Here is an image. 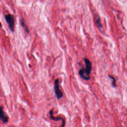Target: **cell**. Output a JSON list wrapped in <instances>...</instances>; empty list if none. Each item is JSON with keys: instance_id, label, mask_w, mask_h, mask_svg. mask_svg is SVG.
<instances>
[{"instance_id": "9c48e42d", "label": "cell", "mask_w": 127, "mask_h": 127, "mask_svg": "<svg viewBox=\"0 0 127 127\" xmlns=\"http://www.w3.org/2000/svg\"><path fill=\"white\" fill-rule=\"evenodd\" d=\"M2 27V24L0 23V27Z\"/></svg>"}, {"instance_id": "277c9868", "label": "cell", "mask_w": 127, "mask_h": 127, "mask_svg": "<svg viewBox=\"0 0 127 127\" xmlns=\"http://www.w3.org/2000/svg\"><path fill=\"white\" fill-rule=\"evenodd\" d=\"M0 119L5 123L8 122V118L5 115V113L3 110V108L2 106H0Z\"/></svg>"}, {"instance_id": "6da1fadb", "label": "cell", "mask_w": 127, "mask_h": 127, "mask_svg": "<svg viewBox=\"0 0 127 127\" xmlns=\"http://www.w3.org/2000/svg\"><path fill=\"white\" fill-rule=\"evenodd\" d=\"M85 68H82L79 71V74L85 80L88 81L90 78V73L92 70V65L90 61L87 59H85Z\"/></svg>"}, {"instance_id": "8992f818", "label": "cell", "mask_w": 127, "mask_h": 127, "mask_svg": "<svg viewBox=\"0 0 127 127\" xmlns=\"http://www.w3.org/2000/svg\"><path fill=\"white\" fill-rule=\"evenodd\" d=\"M21 26H22V27L23 28V29H24L25 32L27 33H29V30H28V28L27 26L26 25L25 22V21L23 19H22L21 20Z\"/></svg>"}, {"instance_id": "3957f363", "label": "cell", "mask_w": 127, "mask_h": 127, "mask_svg": "<svg viewBox=\"0 0 127 127\" xmlns=\"http://www.w3.org/2000/svg\"><path fill=\"white\" fill-rule=\"evenodd\" d=\"M54 91L56 95L57 98L58 99H60L63 97V93L60 89V86H59V79H57L55 80L54 82Z\"/></svg>"}, {"instance_id": "52a82bcc", "label": "cell", "mask_w": 127, "mask_h": 127, "mask_svg": "<svg viewBox=\"0 0 127 127\" xmlns=\"http://www.w3.org/2000/svg\"><path fill=\"white\" fill-rule=\"evenodd\" d=\"M96 24H97V26L99 27H101V21H100V18L99 17H97L96 18Z\"/></svg>"}, {"instance_id": "ba28073f", "label": "cell", "mask_w": 127, "mask_h": 127, "mask_svg": "<svg viewBox=\"0 0 127 127\" xmlns=\"http://www.w3.org/2000/svg\"><path fill=\"white\" fill-rule=\"evenodd\" d=\"M109 77L111 78L112 79V81H113V82H112V85L114 86V87H116V80L115 79L112 77V76H109Z\"/></svg>"}, {"instance_id": "7a4b0ae2", "label": "cell", "mask_w": 127, "mask_h": 127, "mask_svg": "<svg viewBox=\"0 0 127 127\" xmlns=\"http://www.w3.org/2000/svg\"><path fill=\"white\" fill-rule=\"evenodd\" d=\"M5 19L8 23L9 28L10 29L11 31L12 32L14 31V17L11 14H8L5 15Z\"/></svg>"}, {"instance_id": "5b68a950", "label": "cell", "mask_w": 127, "mask_h": 127, "mask_svg": "<svg viewBox=\"0 0 127 127\" xmlns=\"http://www.w3.org/2000/svg\"><path fill=\"white\" fill-rule=\"evenodd\" d=\"M50 117L51 118V119H52V120H56V121H59V120H62L63 121V124L61 127H64L65 125V121L64 119H63V118H61V117H58V118H56L55 117L53 116V110H51L50 112Z\"/></svg>"}]
</instances>
